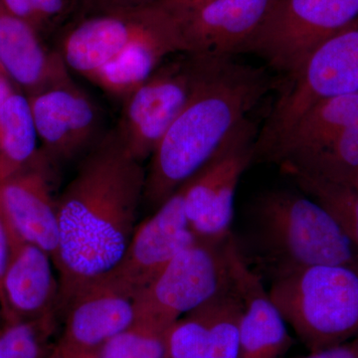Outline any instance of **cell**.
Returning <instances> with one entry per match:
<instances>
[{"label": "cell", "instance_id": "6da1fadb", "mask_svg": "<svg viewBox=\"0 0 358 358\" xmlns=\"http://www.w3.org/2000/svg\"><path fill=\"white\" fill-rule=\"evenodd\" d=\"M147 169L115 128L82 157L57 199V312L121 260L136 229Z\"/></svg>", "mask_w": 358, "mask_h": 358}, {"label": "cell", "instance_id": "7a4b0ae2", "mask_svg": "<svg viewBox=\"0 0 358 358\" xmlns=\"http://www.w3.org/2000/svg\"><path fill=\"white\" fill-rule=\"evenodd\" d=\"M273 86L262 68L205 56L192 98L150 157L143 203L155 210L196 176Z\"/></svg>", "mask_w": 358, "mask_h": 358}, {"label": "cell", "instance_id": "3957f363", "mask_svg": "<svg viewBox=\"0 0 358 358\" xmlns=\"http://www.w3.org/2000/svg\"><path fill=\"white\" fill-rule=\"evenodd\" d=\"M252 237L273 278L308 266H358V252L336 219L305 193H263L252 210Z\"/></svg>", "mask_w": 358, "mask_h": 358}, {"label": "cell", "instance_id": "277c9868", "mask_svg": "<svg viewBox=\"0 0 358 358\" xmlns=\"http://www.w3.org/2000/svg\"><path fill=\"white\" fill-rule=\"evenodd\" d=\"M268 294L310 352L358 336V266L296 268L273 278Z\"/></svg>", "mask_w": 358, "mask_h": 358}, {"label": "cell", "instance_id": "5b68a950", "mask_svg": "<svg viewBox=\"0 0 358 358\" xmlns=\"http://www.w3.org/2000/svg\"><path fill=\"white\" fill-rule=\"evenodd\" d=\"M264 159L286 174L350 185L358 169V93L313 105Z\"/></svg>", "mask_w": 358, "mask_h": 358}, {"label": "cell", "instance_id": "8992f818", "mask_svg": "<svg viewBox=\"0 0 358 358\" xmlns=\"http://www.w3.org/2000/svg\"><path fill=\"white\" fill-rule=\"evenodd\" d=\"M286 87L257 138L254 159H264L315 103L358 93V17L320 45Z\"/></svg>", "mask_w": 358, "mask_h": 358}, {"label": "cell", "instance_id": "52a82bcc", "mask_svg": "<svg viewBox=\"0 0 358 358\" xmlns=\"http://www.w3.org/2000/svg\"><path fill=\"white\" fill-rule=\"evenodd\" d=\"M226 241L211 243L199 240L176 255L134 298V324L169 333L186 313L230 289Z\"/></svg>", "mask_w": 358, "mask_h": 358}, {"label": "cell", "instance_id": "ba28073f", "mask_svg": "<svg viewBox=\"0 0 358 358\" xmlns=\"http://www.w3.org/2000/svg\"><path fill=\"white\" fill-rule=\"evenodd\" d=\"M358 17V0H275L241 54L293 76L320 44Z\"/></svg>", "mask_w": 358, "mask_h": 358}, {"label": "cell", "instance_id": "9c48e42d", "mask_svg": "<svg viewBox=\"0 0 358 358\" xmlns=\"http://www.w3.org/2000/svg\"><path fill=\"white\" fill-rule=\"evenodd\" d=\"M204 58L188 53L166 58L145 83L122 101L121 117L115 128L141 162L152 157L187 105L199 83Z\"/></svg>", "mask_w": 358, "mask_h": 358}, {"label": "cell", "instance_id": "30bf717a", "mask_svg": "<svg viewBox=\"0 0 358 358\" xmlns=\"http://www.w3.org/2000/svg\"><path fill=\"white\" fill-rule=\"evenodd\" d=\"M257 138L255 124L245 119L213 159L186 182V218L199 241L222 243L233 234L235 193L254 160Z\"/></svg>", "mask_w": 358, "mask_h": 358}, {"label": "cell", "instance_id": "8fae6325", "mask_svg": "<svg viewBox=\"0 0 358 358\" xmlns=\"http://www.w3.org/2000/svg\"><path fill=\"white\" fill-rule=\"evenodd\" d=\"M185 186L136 226L121 260L101 280L134 300L176 255L199 241L186 218Z\"/></svg>", "mask_w": 358, "mask_h": 358}, {"label": "cell", "instance_id": "7c38bea8", "mask_svg": "<svg viewBox=\"0 0 358 358\" xmlns=\"http://www.w3.org/2000/svg\"><path fill=\"white\" fill-rule=\"evenodd\" d=\"M28 98L39 152L51 167L84 157L106 133L100 108L73 80Z\"/></svg>", "mask_w": 358, "mask_h": 358}, {"label": "cell", "instance_id": "4fadbf2b", "mask_svg": "<svg viewBox=\"0 0 358 358\" xmlns=\"http://www.w3.org/2000/svg\"><path fill=\"white\" fill-rule=\"evenodd\" d=\"M274 1L211 0L181 15H166L178 53L215 57L241 54Z\"/></svg>", "mask_w": 358, "mask_h": 358}, {"label": "cell", "instance_id": "5bb4252c", "mask_svg": "<svg viewBox=\"0 0 358 358\" xmlns=\"http://www.w3.org/2000/svg\"><path fill=\"white\" fill-rule=\"evenodd\" d=\"M226 255L242 303L239 358H281L293 343L288 324L233 234L226 241Z\"/></svg>", "mask_w": 358, "mask_h": 358}, {"label": "cell", "instance_id": "9a60e30c", "mask_svg": "<svg viewBox=\"0 0 358 358\" xmlns=\"http://www.w3.org/2000/svg\"><path fill=\"white\" fill-rule=\"evenodd\" d=\"M159 20V13L150 6L95 13L73 26L59 53L68 69L89 80Z\"/></svg>", "mask_w": 358, "mask_h": 358}, {"label": "cell", "instance_id": "2e32d148", "mask_svg": "<svg viewBox=\"0 0 358 358\" xmlns=\"http://www.w3.org/2000/svg\"><path fill=\"white\" fill-rule=\"evenodd\" d=\"M50 169L39 154L31 166L0 180V199L18 235L46 252L55 263L60 234Z\"/></svg>", "mask_w": 358, "mask_h": 358}, {"label": "cell", "instance_id": "e0dca14e", "mask_svg": "<svg viewBox=\"0 0 358 358\" xmlns=\"http://www.w3.org/2000/svg\"><path fill=\"white\" fill-rule=\"evenodd\" d=\"M65 329L59 343L72 358H82L134 324V301L100 281L78 292L66 306Z\"/></svg>", "mask_w": 358, "mask_h": 358}, {"label": "cell", "instance_id": "ac0fdd59", "mask_svg": "<svg viewBox=\"0 0 358 358\" xmlns=\"http://www.w3.org/2000/svg\"><path fill=\"white\" fill-rule=\"evenodd\" d=\"M241 313V301L232 285L169 329V357L239 358Z\"/></svg>", "mask_w": 358, "mask_h": 358}, {"label": "cell", "instance_id": "d6986e66", "mask_svg": "<svg viewBox=\"0 0 358 358\" xmlns=\"http://www.w3.org/2000/svg\"><path fill=\"white\" fill-rule=\"evenodd\" d=\"M38 33L0 3V70L27 96L72 81L61 54L47 50Z\"/></svg>", "mask_w": 358, "mask_h": 358}, {"label": "cell", "instance_id": "ffe728a7", "mask_svg": "<svg viewBox=\"0 0 358 358\" xmlns=\"http://www.w3.org/2000/svg\"><path fill=\"white\" fill-rule=\"evenodd\" d=\"M53 266L51 257L35 245L22 241L14 250L2 280L6 322H54L58 310L59 281Z\"/></svg>", "mask_w": 358, "mask_h": 358}, {"label": "cell", "instance_id": "44dd1931", "mask_svg": "<svg viewBox=\"0 0 358 358\" xmlns=\"http://www.w3.org/2000/svg\"><path fill=\"white\" fill-rule=\"evenodd\" d=\"M159 13L157 26L128 45L90 78V81L110 96L124 101L145 83L166 58L178 54L169 18Z\"/></svg>", "mask_w": 358, "mask_h": 358}, {"label": "cell", "instance_id": "7402d4cb", "mask_svg": "<svg viewBox=\"0 0 358 358\" xmlns=\"http://www.w3.org/2000/svg\"><path fill=\"white\" fill-rule=\"evenodd\" d=\"M38 143L29 98L13 90L0 108V180L31 166Z\"/></svg>", "mask_w": 358, "mask_h": 358}, {"label": "cell", "instance_id": "603a6c76", "mask_svg": "<svg viewBox=\"0 0 358 358\" xmlns=\"http://www.w3.org/2000/svg\"><path fill=\"white\" fill-rule=\"evenodd\" d=\"M299 188L324 207L336 219L358 252V190L301 173H288Z\"/></svg>", "mask_w": 358, "mask_h": 358}, {"label": "cell", "instance_id": "cb8c5ba5", "mask_svg": "<svg viewBox=\"0 0 358 358\" xmlns=\"http://www.w3.org/2000/svg\"><path fill=\"white\" fill-rule=\"evenodd\" d=\"M82 358H171L167 333L134 324Z\"/></svg>", "mask_w": 358, "mask_h": 358}, {"label": "cell", "instance_id": "d4e9b609", "mask_svg": "<svg viewBox=\"0 0 358 358\" xmlns=\"http://www.w3.org/2000/svg\"><path fill=\"white\" fill-rule=\"evenodd\" d=\"M52 320H13L0 329V358H43Z\"/></svg>", "mask_w": 358, "mask_h": 358}, {"label": "cell", "instance_id": "484cf974", "mask_svg": "<svg viewBox=\"0 0 358 358\" xmlns=\"http://www.w3.org/2000/svg\"><path fill=\"white\" fill-rule=\"evenodd\" d=\"M22 241H24V240L14 229L13 224H11L6 210H4L1 199H0V291H1L2 299H3L2 280H3L4 274H6L9 259H10L14 250L17 248L18 245ZM4 308H6V303H4Z\"/></svg>", "mask_w": 358, "mask_h": 358}, {"label": "cell", "instance_id": "4316f807", "mask_svg": "<svg viewBox=\"0 0 358 358\" xmlns=\"http://www.w3.org/2000/svg\"><path fill=\"white\" fill-rule=\"evenodd\" d=\"M42 29L64 15L70 0H30Z\"/></svg>", "mask_w": 358, "mask_h": 358}, {"label": "cell", "instance_id": "83f0119b", "mask_svg": "<svg viewBox=\"0 0 358 358\" xmlns=\"http://www.w3.org/2000/svg\"><path fill=\"white\" fill-rule=\"evenodd\" d=\"M155 0H85L83 6L95 13L124 10L150 6Z\"/></svg>", "mask_w": 358, "mask_h": 358}, {"label": "cell", "instance_id": "f1b7e54d", "mask_svg": "<svg viewBox=\"0 0 358 358\" xmlns=\"http://www.w3.org/2000/svg\"><path fill=\"white\" fill-rule=\"evenodd\" d=\"M208 1L211 0H155L150 6L164 15L174 17L188 13Z\"/></svg>", "mask_w": 358, "mask_h": 358}, {"label": "cell", "instance_id": "f546056e", "mask_svg": "<svg viewBox=\"0 0 358 358\" xmlns=\"http://www.w3.org/2000/svg\"><path fill=\"white\" fill-rule=\"evenodd\" d=\"M0 3L8 13L20 20H25L38 31L42 29L30 0H0Z\"/></svg>", "mask_w": 358, "mask_h": 358}, {"label": "cell", "instance_id": "4dcf8cb0", "mask_svg": "<svg viewBox=\"0 0 358 358\" xmlns=\"http://www.w3.org/2000/svg\"><path fill=\"white\" fill-rule=\"evenodd\" d=\"M303 358H358V336L341 345L310 352Z\"/></svg>", "mask_w": 358, "mask_h": 358}, {"label": "cell", "instance_id": "1f68e13d", "mask_svg": "<svg viewBox=\"0 0 358 358\" xmlns=\"http://www.w3.org/2000/svg\"><path fill=\"white\" fill-rule=\"evenodd\" d=\"M13 90V86H11V82L7 79L6 75L0 70V108H1L4 100H6Z\"/></svg>", "mask_w": 358, "mask_h": 358}, {"label": "cell", "instance_id": "d6a6232c", "mask_svg": "<svg viewBox=\"0 0 358 358\" xmlns=\"http://www.w3.org/2000/svg\"><path fill=\"white\" fill-rule=\"evenodd\" d=\"M46 358H72L69 353L66 352L64 348L60 345L55 346L53 350H52L50 355Z\"/></svg>", "mask_w": 358, "mask_h": 358}, {"label": "cell", "instance_id": "836d02e7", "mask_svg": "<svg viewBox=\"0 0 358 358\" xmlns=\"http://www.w3.org/2000/svg\"><path fill=\"white\" fill-rule=\"evenodd\" d=\"M6 308H4L3 299L0 291V329L6 324Z\"/></svg>", "mask_w": 358, "mask_h": 358}, {"label": "cell", "instance_id": "e575fe53", "mask_svg": "<svg viewBox=\"0 0 358 358\" xmlns=\"http://www.w3.org/2000/svg\"><path fill=\"white\" fill-rule=\"evenodd\" d=\"M348 186H352V187L355 188V189L358 190V169L357 173H355V176H353L352 181H350V185Z\"/></svg>", "mask_w": 358, "mask_h": 358}, {"label": "cell", "instance_id": "d590c367", "mask_svg": "<svg viewBox=\"0 0 358 358\" xmlns=\"http://www.w3.org/2000/svg\"><path fill=\"white\" fill-rule=\"evenodd\" d=\"M74 1H75V2H78V1H79V0H74ZM81 1H82V2H84V1H85V0H81Z\"/></svg>", "mask_w": 358, "mask_h": 358}]
</instances>
